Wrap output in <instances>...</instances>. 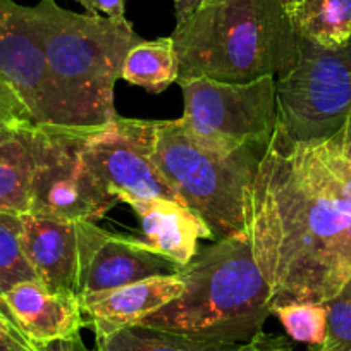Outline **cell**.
Instances as JSON below:
<instances>
[{
    "instance_id": "1",
    "label": "cell",
    "mask_w": 351,
    "mask_h": 351,
    "mask_svg": "<svg viewBox=\"0 0 351 351\" xmlns=\"http://www.w3.org/2000/svg\"><path fill=\"white\" fill-rule=\"evenodd\" d=\"M246 236L272 310L326 303L351 279V158L272 136L246 193Z\"/></svg>"
},
{
    "instance_id": "2",
    "label": "cell",
    "mask_w": 351,
    "mask_h": 351,
    "mask_svg": "<svg viewBox=\"0 0 351 351\" xmlns=\"http://www.w3.org/2000/svg\"><path fill=\"white\" fill-rule=\"evenodd\" d=\"M184 291L140 326L198 341L248 343L272 315V293L248 236L214 241L180 269Z\"/></svg>"
},
{
    "instance_id": "3",
    "label": "cell",
    "mask_w": 351,
    "mask_h": 351,
    "mask_svg": "<svg viewBox=\"0 0 351 351\" xmlns=\"http://www.w3.org/2000/svg\"><path fill=\"white\" fill-rule=\"evenodd\" d=\"M178 81L250 83L279 76L298 53V36L279 0H204L171 35ZM176 81V83H178Z\"/></svg>"
},
{
    "instance_id": "4",
    "label": "cell",
    "mask_w": 351,
    "mask_h": 351,
    "mask_svg": "<svg viewBox=\"0 0 351 351\" xmlns=\"http://www.w3.org/2000/svg\"><path fill=\"white\" fill-rule=\"evenodd\" d=\"M42 43L53 86L67 124L104 126L116 116L114 86L128 52L141 42L133 25L100 14H77L56 0H40L28 8Z\"/></svg>"
},
{
    "instance_id": "5",
    "label": "cell",
    "mask_w": 351,
    "mask_h": 351,
    "mask_svg": "<svg viewBox=\"0 0 351 351\" xmlns=\"http://www.w3.org/2000/svg\"><path fill=\"white\" fill-rule=\"evenodd\" d=\"M265 148L221 154L198 143L181 119L155 121L154 160L178 198L214 241L246 236V193Z\"/></svg>"
},
{
    "instance_id": "6",
    "label": "cell",
    "mask_w": 351,
    "mask_h": 351,
    "mask_svg": "<svg viewBox=\"0 0 351 351\" xmlns=\"http://www.w3.org/2000/svg\"><path fill=\"white\" fill-rule=\"evenodd\" d=\"M276 140H330L351 114V40L326 49L298 36L295 62L276 76Z\"/></svg>"
},
{
    "instance_id": "7",
    "label": "cell",
    "mask_w": 351,
    "mask_h": 351,
    "mask_svg": "<svg viewBox=\"0 0 351 351\" xmlns=\"http://www.w3.org/2000/svg\"><path fill=\"white\" fill-rule=\"evenodd\" d=\"M178 84L184 99L181 123L198 143L221 154L269 147L278 123L276 76L250 83L193 77Z\"/></svg>"
},
{
    "instance_id": "8",
    "label": "cell",
    "mask_w": 351,
    "mask_h": 351,
    "mask_svg": "<svg viewBox=\"0 0 351 351\" xmlns=\"http://www.w3.org/2000/svg\"><path fill=\"white\" fill-rule=\"evenodd\" d=\"M88 130L36 124V169L29 214L97 222L119 204V198L100 183L84 160Z\"/></svg>"
},
{
    "instance_id": "9",
    "label": "cell",
    "mask_w": 351,
    "mask_h": 351,
    "mask_svg": "<svg viewBox=\"0 0 351 351\" xmlns=\"http://www.w3.org/2000/svg\"><path fill=\"white\" fill-rule=\"evenodd\" d=\"M155 121L116 116L104 126L90 128L84 160L100 183L119 198H167L180 202L154 160ZM181 204V202H180Z\"/></svg>"
},
{
    "instance_id": "10",
    "label": "cell",
    "mask_w": 351,
    "mask_h": 351,
    "mask_svg": "<svg viewBox=\"0 0 351 351\" xmlns=\"http://www.w3.org/2000/svg\"><path fill=\"white\" fill-rule=\"evenodd\" d=\"M0 77L26 104L36 124L69 126L28 8L14 0H0Z\"/></svg>"
},
{
    "instance_id": "11",
    "label": "cell",
    "mask_w": 351,
    "mask_h": 351,
    "mask_svg": "<svg viewBox=\"0 0 351 351\" xmlns=\"http://www.w3.org/2000/svg\"><path fill=\"white\" fill-rule=\"evenodd\" d=\"M80 296L109 291L155 276L180 272V265L152 252L143 239L110 234L95 222L77 221Z\"/></svg>"
},
{
    "instance_id": "12",
    "label": "cell",
    "mask_w": 351,
    "mask_h": 351,
    "mask_svg": "<svg viewBox=\"0 0 351 351\" xmlns=\"http://www.w3.org/2000/svg\"><path fill=\"white\" fill-rule=\"evenodd\" d=\"M0 312L35 348L80 336L86 326L80 298L53 291L40 279L23 281L5 291L0 296Z\"/></svg>"
},
{
    "instance_id": "13",
    "label": "cell",
    "mask_w": 351,
    "mask_h": 351,
    "mask_svg": "<svg viewBox=\"0 0 351 351\" xmlns=\"http://www.w3.org/2000/svg\"><path fill=\"white\" fill-rule=\"evenodd\" d=\"M183 291L184 282L176 272L171 276H155L109 291L88 293L80 296V305L86 326L95 330L97 337H106L124 327L136 326Z\"/></svg>"
},
{
    "instance_id": "14",
    "label": "cell",
    "mask_w": 351,
    "mask_h": 351,
    "mask_svg": "<svg viewBox=\"0 0 351 351\" xmlns=\"http://www.w3.org/2000/svg\"><path fill=\"white\" fill-rule=\"evenodd\" d=\"M23 250L36 276L53 291L80 298V231L77 221L21 215Z\"/></svg>"
},
{
    "instance_id": "15",
    "label": "cell",
    "mask_w": 351,
    "mask_h": 351,
    "mask_svg": "<svg viewBox=\"0 0 351 351\" xmlns=\"http://www.w3.org/2000/svg\"><path fill=\"white\" fill-rule=\"evenodd\" d=\"M124 204L140 217L145 245L180 267H184L197 255L200 239H214L204 219L180 202L130 198Z\"/></svg>"
},
{
    "instance_id": "16",
    "label": "cell",
    "mask_w": 351,
    "mask_h": 351,
    "mask_svg": "<svg viewBox=\"0 0 351 351\" xmlns=\"http://www.w3.org/2000/svg\"><path fill=\"white\" fill-rule=\"evenodd\" d=\"M35 169L36 124H33L0 143V214H29Z\"/></svg>"
},
{
    "instance_id": "17",
    "label": "cell",
    "mask_w": 351,
    "mask_h": 351,
    "mask_svg": "<svg viewBox=\"0 0 351 351\" xmlns=\"http://www.w3.org/2000/svg\"><path fill=\"white\" fill-rule=\"evenodd\" d=\"M296 36L326 49L351 40V0H279Z\"/></svg>"
},
{
    "instance_id": "18",
    "label": "cell",
    "mask_w": 351,
    "mask_h": 351,
    "mask_svg": "<svg viewBox=\"0 0 351 351\" xmlns=\"http://www.w3.org/2000/svg\"><path fill=\"white\" fill-rule=\"evenodd\" d=\"M121 77L150 93L165 92L180 77V60L171 36L138 42L124 59Z\"/></svg>"
},
{
    "instance_id": "19",
    "label": "cell",
    "mask_w": 351,
    "mask_h": 351,
    "mask_svg": "<svg viewBox=\"0 0 351 351\" xmlns=\"http://www.w3.org/2000/svg\"><path fill=\"white\" fill-rule=\"evenodd\" d=\"M239 346V343L191 339L140 324L97 337V351H236Z\"/></svg>"
},
{
    "instance_id": "20",
    "label": "cell",
    "mask_w": 351,
    "mask_h": 351,
    "mask_svg": "<svg viewBox=\"0 0 351 351\" xmlns=\"http://www.w3.org/2000/svg\"><path fill=\"white\" fill-rule=\"evenodd\" d=\"M21 215L0 214V296L23 281L38 279L23 250Z\"/></svg>"
},
{
    "instance_id": "21",
    "label": "cell",
    "mask_w": 351,
    "mask_h": 351,
    "mask_svg": "<svg viewBox=\"0 0 351 351\" xmlns=\"http://www.w3.org/2000/svg\"><path fill=\"white\" fill-rule=\"evenodd\" d=\"M272 315L279 319L286 334L296 343L320 348L327 332V315L324 303H286L276 306Z\"/></svg>"
},
{
    "instance_id": "22",
    "label": "cell",
    "mask_w": 351,
    "mask_h": 351,
    "mask_svg": "<svg viewBox=\"0 0 351 351\" xmlns=\"http://www.w3.org/2000/svg\"><path fill=\"white\" fill-rule=\"evenodd\" d=\"M324 306L327 332L320 351H351V279Z\"/></svg>"
},
{
    "instance_id": "23",
    "label": "cell",
    "mask_w": 351,
    "mask_h": 351,
    "mask_svg": "<svg viewBox=\"0 0 351 351\" xmlns=\"http://www.w3.org/2000/svg\"><path fill=\"white\" fill-rule=\"evenodd\" d=\"M36 124L26 104L18 93L0 77V143L18 131Z\"/></svg>"
},
{
    "instance_id": "24",
    "label": "cell",
    "mask_w": 351,
    "mask_h": 351,
    "mask_svg": "<svg viewBox=\"0 0 351 351\" xmlns=\"http://www.w3.org/2000/svg\"><path fill=\"white\" fill-rule=\"evenodd\" d=\"M236 351H296L289 339L281 334L258 332L248 343H243Z\"/></svg>"
},
{
    "instance_id": "25",
    "label": "cell",
    "mask_w": 351,
    "mask_h": 351,
    "mask_svg": "<svg viewBox=\"0 0 351 351\" xmlns=\"http://www.w3.org/2000/svg\"><path fill=\"white\" fill-rule=\"evenodd\" d=\"M88 14H104L110 19L126 18V0H76Z\"/></svg>"
},
{
    "instance_id": "26",
    "label": "cell",
    "mask_w": 351,
    "mask_h": 351,
    "mask_svg": "<svg viewBox=\"0 0 351 351\" xmlns=\"http://www.w3.org/2000/svg\"><path fill=\"white\" fill-rule=\"evenodd\" d=\"M11 343H23V344H32L26 341V337L16 329L14 324L0 312V344H11ZM33 346V344H32Z\"/></svg>"
},
{
    "instance_id": "27",
    "label": "cell",
    "mask_w": 351,
    "mask_h": 351,
    "mask_svg": "<svg viewBox=\"0 0 351 351\" xmlns=\"http://www.w3.org/2000/svg\"><path fill=\"white\" fill-rule=\"evenodd\" d=\"M38 351H92L88 350L83 343V337L76 336L71 337V339H59V341H52L49 344H43V346L36 348Z\"/></svg>"
},
{
    "instance_id": "28",
    "label": "cell",
    "mask_w": 351,
    "mask_h": 351,
    "mask_svg": "<svg viewBox=\"0 0 351 351\" xmlns=\"http://www.w3.org/2000/svg\"><path fill=\"white\" fill-rule=\"evenodd\" d=\"M172 2H174L176 11V25H181L190 19L204 4V0H172Z\"/></svg>"
},
{
    "instance_id": "29",
    "label": "cell",
    "mask_w": 351,
    "mask_h": 351,
    "mask_svg": "<svg viewBox=\"0 0 351 351\" xmlns=\"http://www.w3.org/2000/svg\"><path fill=\"white\" fill-rule=\"evenodd\" d=\"M330 140L339 147V150L343 152L348 158H351V114L348 116L344 126L341 128Z\"/></svg>"
},
{
    "instance_id": "30",
    "label": "cell",
    "mask_w": 351,
    "mask_h": 351,
    "mask_svg": "<svg viewBox=\"0 0 351 351\" xmlns=\"http://www.w3.org/2000/svg\"><path fill=\"white\" fill-rule=\"evenodd\" d=\"M0 351H38L32 344L23 343H11V344H0Z\"/></svg>"
},
{
    "instance_id": "31",
    "label": "cell",
    "mask_w": 351,
    "mask_h": 351,
    "mask_svg": "<svg viewBox=\"0 0 351 351\" xmlns=\"http://www.w3.org/2000/svg\"><path fill=\"white\" fill-rule=\"evenodd\" d=\"M308 351H320V348H312V350H308Z\"/></svg>"
},
{
    "instance_id": "32",
    "label": "cell",
    "mask_w": 351,
    "mask_h": 351,
    "mask_svg": "<svg viewBox=\"0 0 351 351\" xmlns=\"http://www.w3.org/2000/svg\"><path fill=\"white\" fill-rule=\"evenodd\" d=\"M95 351H97V350H95Z\"/></svg>"
}]
</instances>
